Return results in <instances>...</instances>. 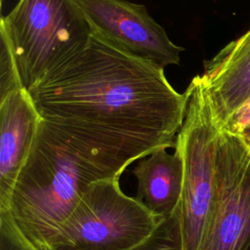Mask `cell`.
Returning <instances> with one entry per match:
<instances>
[{"label":"cell","mask_w":250,"mask_h":250,"mask_svg":"<svg viewBox=\"0 0 250 250\" xmlns=\"http://www.w3.org/2000/svg\"><path fill=\"white\" fill-rule=\"evenodd\" d=\"M60 132L129 164L175 147L189 90L181 94L164 68L93 32L87 46L29 91Z\"/></svg>","instance_id":"obj_1"},{"label":"cell","mask_w":250,"mask_h":250,"mask_svg":"<svg viewBox=\"0 0 250 250\" xmlns=\"http://www.w3.org/2000/svg\"><path fill=\"white\" fill-rule=\"evenodd\" d=\"M23 89L83 50L93 29L75 0H19L1 19Z\"/></svg>","instance_id":"obj_2"},{"label":"cell","mask_w":250,"mask_h":250,"mask_svg":"<svg viewBox=\"0 0 250 250\" xmlns=\"http://www.w3.org/2000/svg\"><path fill=\"white\" fill-rule=\"evenodd\" d=\"M162 220L126 195L119 179L101 181L82 194L47 250H127L150 236Z\"/></svg>","instance_id":"obj_3"},{"label":"cell","mask_w":250,"mask_h":250,"mask_svg":"<svg viewBox=\"0 0 250 250\" xmlns=\"http://www.w3.org/2000/svg\"><path fill=\"white\" fill-rule=\"evenodd\" d=\"M188 88L186 116L175 146L184 163L178 213L184 250H199L213 207L220 128L213 118L200 75L195 76Z\"/></svg>","instance_id":"obj_4"},{"label":"cell","mask_w":250,"mask_h":250,"mask_svg":"<svg viewBox=\"0 0 250 250\" xmlns=\"http://www.w3.org/2000/svg\"><path fill=\"white\" fill-rule=\"evenodd\" d=\"M199 250H250V148L224 129L217 139L213 207Z\"/></svg>","instance_id":"obj_5"},{"label":"cell","mask_w":250,"mask_h":250,"mask_svg":"<svg viewBox=\"0 0 250 250\" xmlns=\"http://www.w3.org/2000/svg\"><path fill=\"white\" fill-rule=\"evenodd\" d=\"M93 32L132 56L164 68L180 63L184 48L174 44L142 4L126 0H75Z\"/></svg>","instance_id":"obj_6"},{"label":"cell","mask_w":250,"mask_h":250,"mask_svg":"<svg viewBox=\"0 0 250 250\" xmlns=\"http://www.w3.org/2000/svg\"><path fill=\"white\" fill-rule=\"evenodd\" d=\"M42 117L25 89L0 100V211L8 210L18 175L27 158Z\"/></svg>","instance_id":"obj_7"},{"label":"cell","mask_w":250,"mask_h":250,"mask_svg":"<svg viewBox=\"0 0 250 250\" xmlns=\"http://www.w3.org/2000/svg\"><path fill=\"white\" fill-rule=\"evenodd\" d=\"M200 78L215 123L221 129L250 100V29L205 61Z\"/></svg>","instance_id":"obj_8"},{"label":"cell","mask_w":250,"mask_h":250,"mask_svg":"<svg viewBox=\"0 0 250 250\" xmlns=\"http://www.w3.org/2000/svg\"><path fill=\"white\" fill-rule=\"evenodd\" d=\"M161 147L142 159L133 170L138 181L136 198L161 219L173 216L181 201L184 163L178 149Z\"/></svg>","instance_id":"obj_9"},{"label":"cell","mask_w":250,"mask_h":250,"mask_svg":"<svg viewBox=\"0 0 250 250\" xmlns=\"http://www.w3.org/2000/svg\"><path fill=\"white\" fill-rule=\"evenodd\" d=\"M127 250H184L178 210L170 218L163 219L145 241Z\"/></svg>","instance_id":"obj_10"},{"label":"cell","mask_w":250,"mask_h":250,"mask_svg":"<svg viewBox=\"0 0 250 250\" xmlns=\"http://www.w3.org/2000/svg\"><path fill=\"white\" fill-rule=\"evenodd\" d=\"M0 100L12 92L23 89L10 43L0 31Z\"/></svg>","instance_id":"obj_11"},{"label":"cell","mask_w":250,"mask_h":250,"mask_svg":"<svg viewBox=\"0 0 250 250\" xmlns=\"http://www.w3.org/2000/svg\"><path fill=\"white\" fill-rule=\"evenodd\" d=\"M0 250H36L21 235L9 211H0Z\"/></svg>","instance_id":"obj_12"},{"label":"cell","mask_w":250,"mask_h":250,"mask_svg":"<svg viewBox=\"0 0 250 250\" xmlns=\"http://www.w3.org/2000/svg\"><path fill=\"white\" fill-rule=\"evenodd\" d=\"M248 125H250V100L237 109L221 129L233 134H239Z\"/></svg>","instance_id":"obj_13"},{"label":"cell","mask_w":250,"mask_h":250,"mask_svg":"<svg viewBox=\"0 0 250 250\" xmlns=\"http://www.w3.org/2000/svg\"><path fill=\"white\" fill-rule=\"evenodd\" d=\"M236 135H238L243 140L245 145L250 148V125L246 126L239 134Z\"/></svg>","instance_id":"obj_14"}]
</instances>
